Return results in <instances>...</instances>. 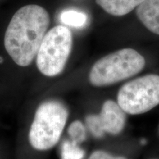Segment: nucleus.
<instances>
[{"label":"nucleus","mask_w":159,"mask_h":159,"mask_svg":"<svg viewBox=\"0 0 159 159\" xmlns=\"http://www.w3.org/2000/svg\"><path fill=\"white\" fill-rule=\"evenodd\" d=\"M50 17L47 10L38 5H25L13 15L5 31L4 44L13 61L27 66L37 55L47 33Z\"/></svg>","instance_id":"obj_1"},{"label":"nucleus","mask_w":159,"mask_h":159,"mask_svg":"<svg viewBox=\"0 0 159 159\" xmlns=\"http://www.w3.org/2000/svg\"><path fill=\"white\" fill-rule=\"evenodd\" d=\"M146 61L132 48L119 49L101 57L91 67L89 79L95 87L114 85L139 74L144 69Z\"/></svg>","instance_id":"obj_2"},{"label":"nucleus","mask_w":159,"mask_h":159,"mask_svg":"<svg viewBox=\"0 0 159 159\" xmlns=\"http://www.w3.org/2000/svg\"><path fill=\"white\" fill-rule=\"evenodd\" d=\"M69 112L62 102L49 100L38 108L29 132L31 146L38 150H47L58 142L64 129Z\"/></svg>","instance_id":"obj_3"},{"label":"nucleus","mask_w":159,"mask_h":159,"mask_svg":"<svg viewBox=\"0 0 159 159\" xmlns=\"http://www.w3.org/2000/svg\"><path fill=\"white\" fill-rule=\"evenodd\" d=\"M72 43V33L66 26L57 25L47 32L36 55L40 72L47 77L61 74L70 55Z\"/></svg>","instance_id":"obj_4"},{"label":"nucleus","mask_w":159,"mask_h":159,"mask_svg":"<svg viewBox=\"0 0 159 159\" xmlns=\"http://www.w3.org/2000/svg\"><path fill=\"white\" fill-rule=\"evenodd\" d=\"M116 99L126 114L148 112L159 105V75H146L125 83L119 90Z\"/></svg>","instance_id":"obj_5"},{"label":"nucleus","mask_w":159,"mask_h":159,"mask_svg":"<svg viewBox=\"0 0 159 159\" xmlns=\"http://www.w3.org/2000/svg\"><path fill=\"white\" fill-rule=\"evenodd\" d=\"M103 132L111 135H119L125 129L126 113L117 102L111 99L105 101L98 114Z\"/></svg>","instance_id":"obj_6"},{"label":"nucleus","mask_w":159,"mask_h":159,"mask_svg":"<svg viewBox=\"0 0 159 159\" xmlns=\"http://www.w3.org/2000/svg\"><path fill=\"white\" fill-rule=\"evenodd\" d=\"M136 12L144 27L159 35V0H144L136 7Z\"/></svg>","instance_id":"obj_7"},{"label":"nucleus","mask_w":159,"mask_h":159,"mask_svg":"<svg viewBox=\"0 0 159 159\" xmlns=\"http://www.w3.org/2000/svg\"><path fill=\"white\" fill-rule=\"evenodd\" d=\"M144 0H96L105 12L114 16H122L134 11Z\"/></svg>","instance_id":"obj_8"},{"label":"nucleus","mask_w":159,"mask_h":159,"mask_svg":"<svg viewBox=\"0 0 159 159\" xmlns=\"http://www.w3.org/2000/svg\"><path fill=\"white\" fill-rule=\"evenodd\" d=\"M60 19L61 22L66 25L80 28L85 25L88 17L83 12L69 10L63 11L60 16Z\"/></svg>","instance_id":"obj_9"},{"label":"nucleus","mask_w":159,"mask_h":159,"mask_svg":"<svg viewBox=\"0 0 159 159\" xmlns=\"http://www.w3.org/2000/svg\"><path fill=\"white\" fill-rule=\"evenodd\" d=\"M85 152L73 141L66 140L61 146V159H83Z\"/></svg>","instance_id":"obj_10"},{"label":"nucleus","mask_w":159,"mask_h":159,"mask_svg":"<svg viewBox=\"0 0 159 159\" xmlns=\"http://www.w3.org/2000/svg\"><path fill=\"white\" fill-rule=\"evenodd\" d=\"M68 134L71 140L78 144L82 142L86 138L85 126L80 121L76 120L69 125L68 128Z\"/></svg>","instance_id":"obj_11"},{"label":"nucleus","mask_w":159,"mask_h":159,"mask_svg":"<svg viewBox=\"0 0 159 159\" xmlns=\"http://www.w3.org/2000/svg\"><path fill=\"white\" fill-rule=\"evenodd\" d=\"M85 122H86L87 128L94 137L101 138L103 136L105 133L103 132L101 127L98 114L89 115L85 119Z\"/></svg>","instance_id":"obj_12"},{"label":"nucleus","mask_w":159,"mask_h":159,"mask_svg":"<svg viewBox=\"0 0 159 159\" xmlns=\"http://www.w3.org/2000/svg\"><path fill=\"white\" fill-rule=\"evenodd\" d=\"M89 159H127L124 156H116L103 150H96L91 155Z\"/></svg>","instance_id":"obj_13"},{"label":"nucleus","mask_w":159,"mask_h":159,"mask_svg":"<svg viewBox=\"0 0 159 159\" xmlns=\"http://www.w3.org/2000/svg\"><path fill=\"white\" fill-rule=\"evenodd\" d=\"M2 61H3V59H2V57H0V63H2Z\"/></svg>","instance_id":"obj_14"}]
</instances>
